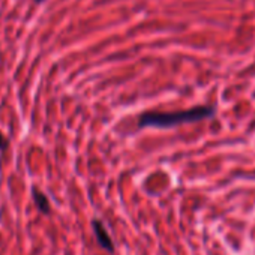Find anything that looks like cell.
<instances>
[{
    "label": "cell",
    "instance_id": "cell-1",
    "mask_svg": "<svg viewBox=\"0 0 255 255\" xmlns=\"http://www.w3.org/2000/svg\"><path fill=\"white\" fill-rule=\"evenodd\" d=\"M215 114L213 107H195L191 110H183V111H171V113H144L141 114L138 120L140 128H159V129H167V128H173L182 123H189V122H198L207 117H212Z\"/></svg>",
    "mask_w": 255,
    "mask_h": 255
},
{
    "label": "cell",
    "instance_id": "cell-2",
    "mask_svg": "<svg viewBox=\"0 0 255 255\" xmlns=\"http://www.w3.org/2000/svg\"><path fill=\"white\" fill-rule=\"evenodd\" d=\"M92 227H93L95 236H96L98 243L101 245V248H104V249L108 251V252H113V251H114V246H113L111 237H110V234L107 233V230L104 228V225H102L99 221H93V222H92Z\"/></svg>",
    "mask_w": 255,
    "mask_h": 255
},
{
    "label": "cell",
    "instance_id": "cell-3",
    "mask_svg": "<svg viewBox=\"0 0 255 255\" xmlns=\"http://www.w3.org/2000/svg\"><path fill=\"white\" fill-rule=\"evenodd\" d=\"M32 194H33V201H35V204L38 206V209L42 212V213H50V203H48V198L42 194V192H39L36 188H33L32 189Z\"/></svg>",
    "mask_w": 255,
    "mask_h": 255
},
{
    "label": "cell",
    "instance_id": "cell-4",
    "mask_svg": "<svg viewBox=\"0 0 255 255\" xmlns=\"http://www.w3.org/2000/svg\"><path fill=\"white\" fill-rule=\"evenodd\" d=\"M8 147V140L2 135V132H0V150H5Z\"/></svg>",
    "mask_w": 255,
    "mask_h": 255
},
{
    "label": "cell",
    "instance_id": "cell-5",
    "mask_svg": "<svg viewBox=\"0 0 255 255\" xmlns=\"http://www.w3.org/2000/svg\"><path fill=\"white\" fill-rule=\"evenodd\" d=\"M36 2H42V0H36Z\"/></svg>",
    "mask_w": 255,
    "mask_h": 255
}]
</instances>
